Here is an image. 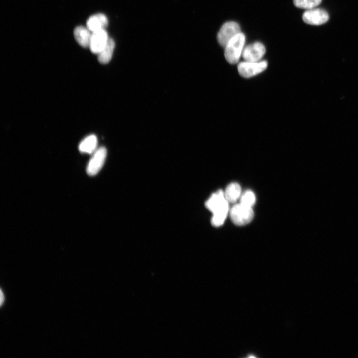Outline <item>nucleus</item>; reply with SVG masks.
Here are the masks:
<instances>
[{"mask_svg": "<svg viewBox=\"0 0 358 358\" xmlns=\"http://www.w3.org/2000/svg\"><path fill=\"white\" fill-rule=\"evenodd\" d=\"M205 206L213 213L212 225L215 227L222 225L229 210V203L225 199L224 193L219 190L213 193L206 202Z\"/></svg>", "mask_w": 358, "mask_h": 358, "instance_id": "nucleus-1", "label": "nucleus"}, {"mask_svg": "<svg viewBox=\"0 0 358 358\" xmlns=\"http://www.w3.org/2000/svg\"><path fill=\"white\" fill-rule=\"evenodd\" d=\"M245 36L240 32L234 36L226 45L224 56L226 61L232 64L237 63L242 56L245 43Z\"/></svg>", "mask_w": 358, "mask_h": 358, "instance_id": "nucleus-2", "label": "nucleus"}, {"mask_svg": "<svg viewBox=\"0 0 358 358\" xmlns=\"http://www.w3.org/2000/svg\"><path fill=\"white\" fill-rule=\"evenodd\" d=\"M230 215L235 224L242 226L251 221L254 217V212L252 207L240 203L233 206L230 211Z\"/></svg>", "mask_w": 358, "mask_h": 358, "instance_id": "nucleus-3", "label": "nucleus"}, {"mask_svg": "<svg viewBox=\"0 0 358 358\" xmlns=\"http://www.w3.org/2000/svg\"><path fill=\"white\" fill-rule=\"evenodd\" d=\"M267 66V62L265 60L257 62L244 61L238 64L237 69L242 77L249 78L264 71Z\"/></svg>", "mask_w": 358, "mask_h": 358, "instance_id": "nucleus-4", "label": "nucleus"}, {"mask_svg": "<svg viewBox=\"0 0 358 358\" xmlns=\"http://www.w3.org/2000/svg\"><path fill=\"white\" fill-rule=\"evenodd\" d=\"M241 32L239 24L234 21H228L221 26L217 36L219 45L225 47L237 34Z\"/></svg>", "mask_w": 358, "mask_h": 358, "instance_id": "nucleus-5", "label": "nucleus"}, {"mask_svg": "<svg viewBox=\"0 0 358 358\" xmlns=\"http://www.w3.org/2000/svg\"><path fill=\"white\" fill-rule=\"evenodd\" d=\"M107 156V150L104 147L98 148L89 161L86 168L88 175H96L102 168Z\"/></svg>", "mask_w": 358, "mask_h": 358, "instance_id": "nucleus-6", "label": "nucleus"}, {"mask_svg": "<svg viewBox=\"0 0 358 358\" xmlns=\"http://www.w3.org/2000/svg\"><path fill=\"white\" fill-rule=\"evenodd\" d=\"M266 52L264 45L256 42L244 47L242 56L245 61L257 62L261 61Z\"/></svg>", "mask_w": 358, "mask_h": 358, "instance_id": "nucleus-7", "label": "nucleus"}, {"mask_svg": "<svg viewBox=\"0 0 358 358\" xmlns=\"http://www.w3.org/2000/svg\"><path fill=\"white\" fill-rule=\"evenodd\" d=\"M302 18L307 24L319 25L326 23L329 15L327 12L320 8H312L306 10L303 14Z\"/></svg>", "mask_w": 358, "mask_h": 358, "instance_id": "nucleus-8", "label": "nucleus"}, {"mask_svg": "<svg viewBox=\"0 0 358 358\" xmlns=\"http://www.w3.org/2000/svg\"><path fill=\"white\" fill-rule=\"evenodd\" d=\"M109 38L105 29L92 32L89 46L91 52L98 54L106 45Z\"/></svg>", "mask_w": 358, "mask_h": 358, "instance_id": "nucleus-9", "label": "nucleus"}, {"mask_svg": "<svg viewBox=\"0 0 358 358\" xmlns=\"http://www.w3.org/2000/svg\"><path fill=\"white\" fill-rule=\"evenodd\" d=\"M108 19L102 13H98L90 16L86 22V27L91 32L105 29L108 25Z\"/></svg>", "mask_w": 358, "mask_h": 358, "instance_id": "nucleus-10", "label": "nucleus"}, {"mask_svg": "<svg viewBox=\"0 0 358 358\" xmlns=\"http://www.w3.org/2000/svg\"><path fill=\"white\" fill-rule=\"evenodd\" d=\"M92 32L87 27L79 26L74 30V36L77 42L82 47L89 48Z\"/></svg>", "mask_w": 358, "mask_h": 358, "instance_id": "nucleus-11", "label": "nucleus"}, {"mask_svg": "<svg viewBox=\"0 0 358 358\" xmlns=\"http://www.w3.org/2000/svg\"><path fill=\"white\" fill-rule=\"evenodd\" d=\"M97 138L95 135L85 137L79 144V151L84 153L93 154L97 149Z\"/></svg>", "mask_w": 358, "mask_h": 358, "instance_id": "nucleus-12", "label": "nucleus"}, {"mask_svg": "<svg viewBox=\"0 0 358 358\" xmlns=\"http://www.w3.org/2000/svg\"><path fill=\"white\" fill-rule=\"evenodd\" d=\"M115 47L114 40L109 38L105 47L98 55V60L101 64L108 63L112 58Z\"/></svg>", "mask_w": 358, "mask_h": 358, "instance_id": "nucleus-13", "label": "nucleus"}, {"mask_svg": "<svg viewBox=\"0 0 358 358\" xmlns=\"http://www.w3.org/2000/svg\"><path fill=\"white\" fill-rule=\"evenodd\" d=\"M241 193V188L240 185L234 182L227 186L224 192V196L228 203H234L240 197Z\"/></svg>", "mask_w": 358, "mask_h": 358, "instance_id": "nucleus-14", "label": "nucleus"}, {"mask_svg": "<svg viewBox=\"0 0 358 358\" xmlns=\"http://www.w3.org/2000/svg\"><path fill=\"white\" fill-rule=\"evenodd\" d=\"M322 0H293L294 5L299 8L310 9L317 7Z\"/></svg>", "mask_w": 358, "mask_h": 358, "instance_id": "nucleus-15", "label": "nucleus"}, {"mask_svg": "<svg viewBox=\"0 0 358 358\" xmlns=\"http://www.w3.org/2000/svg\"><path fill=\"white\" fill-rule=\"evenodd\" d=\"M255 201V195L251 190H246L240 197V203L250 207L254 205Z\"/></svg>", "mask_w": 358, "mask_h": 358, "instance_id": "nucleus-16", "label": "nucleus"}, {"mask_svg": "<svg viewBox=\"0 0 358 358\" xmlns=\"http://www.w3.org/2000/svg\"><path fill=\"white\" fill-rule=\"evenodd\" d=\"M0 305L2 306V304L4 302V294H3L1 290H0Z\"/></svg>", "mask_w": 358, "mask_h": 358, "instance_id": "nucleus-17", "label": "nucleus"}]
</instances>
